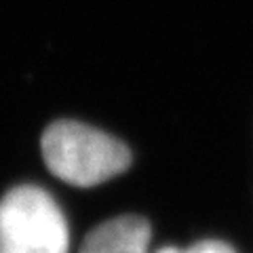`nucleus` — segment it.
<instances>
[{
    "label": "nucleus",
    "instance_id": "obj_1",
    "mask_svg": "<svg viewBox=\"0 0 253 253\" xmlns=\"http://www.w3.org/2000/svg\"><path fill=\"white\" fill-rule=\"evenodd\" d=\"M44 165L55 177L76 188H93L131 167V150L123 141L76 121H57L41 137Z\"/></svg>",
    "mask_w": 253,
    "mask_h": 253
},
{
    "label": "nucleus",
    "instance_id": "obj_4",
    "mask_svg": "<svg viewBox=\"0 0 253 253\" xmlns=\"http://www.w3.org/2000/svg\"><path fill=\"white\" fill-rule=\"evenodd\" d=\"M156 253H236L230 245L224 241H199L194 245H190L186 249L179 247H163Z\"/></svg>",
    "mask_w": 253,
    "mask_h": 253
},
{
    "label": "nucleus",
    "instance_id": "obj_2",
    "mask_svg": "<svg viewBox=\"0 0 253 253\" xmlns=\"http://www.w3.org/2000/svg\"><path fill=\"white\" fill-rule=\"evenodd\" d=\"M70 230L59 205L41 186H15L0 199V253H68Z\"/></svg>",
    "mask_w": 253,
    "mask_h": 253
},
{
    "label": "nucleus",
    "instance_id": "obj_3",
    "mask_svg": "<svg viewBox=\"0 0 253 253\" xmlns=\"http://www.w3.org/2000/svg\"><path fill=\"white\" fill-rule=\"evenodd\" d=\"M150 224L141 215H121L95 226L78 253H148Z\"/></svg>",
    "mask_w": 253,
    "mask_h": 253
}]
</instances>
